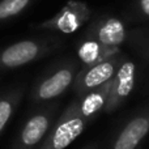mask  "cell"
Listing matches in <instances>:
<instances>
[{
	"instance_id": "obj_1",
	"label": "cell",
	"mask_w": 149,
	"mask_h": 149,
	"mask_svg": "<svg viewBox=\"0 0 149 149\" xmlns=\"http://www.w3.org/2000/svg\"><path fill=\"white\" fill-rule=\"evenodd\" d=\"M88 123L89 120L81 114L74 98L55 120L38 149H65L84 132Z\"/></svg>"
},
{
	"instance_id": "obj_2",
	"label": "cell",
	"mask_w": 149,
	"mask_h": 149,
	"mask_svg": "<svg viewBox=\"0 0 149 149\" xmlns=\"http://www.w3.org/2000/svg\"><path fill=\"white\" fill-rule=\"evenodd\" d=\"M56 105H47L31 114L21 126L10 149H38L56 120Z\"/></svg>"
},
{
	"instance_id": "obj_3",
	"label": "cell",
	"mask_w": 149,
	"mask_h": 149,
	"mask_svg": "<svg viewBox=\"0 0 149 149\" xmlns=\"http://www.w3.org/2000/svg\"><path fill=\"white\" fill-rule=\"evenodd\" d=\"M149 134V105L132 114L103 149H137Z\"/></svg>"
},
{
	"instance_id": "obj_4",
	"label": "cell",
	"mask_w": 149,
	"mask_h": 149,
	"mask_svg": "<svg viewBox=\"0 0 149 149\" xmlns=\"http://www.w3.org/2000/svg\"><path fill=\"white\" fill-rule=\"evenodd\" d=\"M124 58L120 56V54L113 56L107 60H103L97 64L84 67L81 72L77 73L73 82V90L77 97L84 95L102 85L107 84L114 77L116 70L119 68L122 60Z\"/></svg>"
},
{
	"instance_id": "obj_5",
	"label": "cell",
	"mask_w": 149,
	"mask_h": 149,
	"mask_svg": "<svg viewBox=\"0 0 149 149\" xmlns=\"http://www.w3.org/2000/svg\"><path fill=\"white\" fill-rule=\"evenodd\" d=\"M137 68L132 60L123 59L114 74L110 84L109 97L106 102L103 113L110 114L118 110L122 105L127 101V98L132 94L136 85Z\"/></svg>"
},
{
	"instance_id": "obj_6",
	"label": "cell",
	"mask_w": 149,
	"mask_h": 149,
	"mask_svg": "<svg viewBox=\"0 0 149 149\" xmlns=\"http://www.w3.org/2000/svg\"><path fill=\"white\" fill-rule=\"evenodd\" d=\"M76 76V67L73 64L56 70L36 86L33 92L34 102H49L62 95L71 85H73Z\"/></svg>"
},
{
	"instance_id": "obj_7",
	"label": "cell",
	"mask_w": 149,
	"mask_h": 149,
	"mask_svg": "<svg viewBox=\"0 0 149 149\" xmlns=\"http://www.w3.org/2000/svg\"><path fill=\"white\" fill-rule=\"evenodd\" d=\"M90 17V9L88 5L82 1L71 0L67 3L64 8L45 24V28L54 29V30L62 31V33H73L79 30Z\"/></svg>"
},
{
	"instance_id": "obj_8",
	"label": "cell",
	"mask_w": 149,
	"mask_h": 149,
	"mask_svg": "<svg viewBox=\"0 0 149 149\" xmlns=\"http://www.w3.org/2000/svg\"><path fill=\"white\" fill-rule=\"evenodd\" d=\"M88 36L97 39L106 47L119 49L127 39V30L122 20L113 16H106L93 22Z\"/></svg>"
},
{
	"instance_id": "obj_9",
	"label": "cell",
	"mask_w": 149,
	"mask_h": 149,
	"mask_svg": "<svg viewBox=\"0 0 149 149\" xmlns=\"http://www.w3.org/2000/svg\"><path fill=\"white\" fill-rule=\"evenodd\" d=\"M41 47L33 41H21L9 46L0 55V64L8 68H16L33 62L38 56Z\"/></svg>"
},
{
	"instance_id": "obj_10",
	"label": "cell",
	"mask_w": 149,
	"mask_h": 149,
	"mask_svg": "<svg viewBox=\"0 0 149 149\" xmlns=\"http://www.w3.org/2000/svg\"><path fill=\"white\" fill-rule=\"evenodd\" d=\"M120 54V49H111L101 45L97 39L88 36L86 39L81 41L77 47V56L82 62L84 67L97 64L103 60H107L113 56Z\"/></svg>"
},
{
	"instance_id": "obj_11",
	"label": "cell",
	"mask_w": 149,
	"mask_h": 149,
	"mask_svg": "<svg viewBox=\"0 0 149 149\" xmlns=\"http://www.w3.org/2000/svg\"><path fill=\"white\" fill-rule=\"evenodd\" d=\"M111 80L107 84L102 85V86L97 88V89L92 90V92L86 93V94L76 97V102H77V106H79L80 111H81V114L89 122L93 120L95 116H98L105 110V106H106L107 97H109V90H110Z\"/></svg>"
},
{
	"instance_id": "obj_12",
	"label": "cell",
	"mask_w": 149,
	"mask_h": 149,
	"mask_svg": "<svg viewBox=\"0 0 149 149\" xmlns=\"http://www.w3.org/2000/svg\"><path fill=\"white\" fill-rule=\"evenodd\" d=\"M20 100H21L20 92H12L8 95L0 97V136L7 128Z\"/></svg>"
},
{
	"instance_id": "obj_13",
	"label": "cell",
	"mask_w": 149,
	"mask_h": 149,
	"mask_svg": "<svg viewBox=\"0 0 149 149\" xmlns=\"http://www.w3.org/2000/svg\"><path fill=\"white\" fill-rule=\"evenodd\" d=\"M30 0H1L0 1V20L18 15L26 8Z\"/></svg>"
},
{
	"instance_id": "obj_14",
	"label": "cell",
	"mask_w": 149,
	"mask_h": 149,
	"mask_svg": "<svg viewBox=\"0 0 149 149\" xmlns=\"http://www.w3.org/2000/svg\"><path fill=\"white\" fill-rule=\"evenodd\" d=\"M136 10L141 16L149 18V0H136Z\"/></svg>"
},
{
	"instance_id": "obj_15",
	"label": "cell",
	"mask_w": 149,
	"mask_h": 149,
	"mask_svg": "<svg viewBox=\"0 0 149 149\" xmlns=\"http://www.w3.org/2000/svg\"><path fill=\"white\" fill-rule=\"evenodd\" d=\"M82 149H100V144H98V143H89V144L85 145Z\"/></svg>"
},
{
	"instance_id": "obj_16",
	"label": "cell",
	"mask_w": 149,
	"mask_h": 149,
	"mask_svg": "<svg viewBox=\"0 0 149 149\" xmlns=\"http://www.w3.org/2000/svg\"><path fill=\"white\" fill-rule=\"evenodd\" d=\"M144 50H147V51H144V52H145V55H148V58H149V46H144Z\"/></svg>"
},
{
	"instance_id": "obj_17",
	"label": "cell",
	"mask_w": 149,
	"mask_h": 149,
	"mask_svg": "<svg viewBox=\"0 0 149 149\" xmlns=\"http://www.w3.org/2000/svg\"><path fill=\"white\" fill-rule=\"evenodd\" d=\"M137 149H140V148H137Z\"/></svg>"
}]
</instances>
